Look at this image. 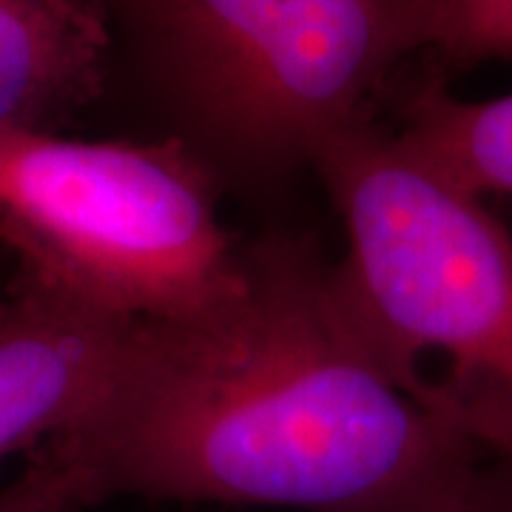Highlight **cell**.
I'll list each match as a JSON object with an SVG mask.
<instances>
[{"instance_id":"obj_8","label":"cell","mask_w":512,"mask_h":512,"mask_svg":"<svg viewBox=\"0 0 512 512\" xmlns=\"http://www.w3.org/2000/svg\"><path fill=\"white\" fill-rule=\"evenodd\" d=\"M89 507L86 476L63 439L32 450L18 476L0 487V512H86Z\"/></svg>"},{"instance_id":"obj_5","label":"cell","mask_w":512,"mask_h":512,"mask_svg":"<svg viewBox=\"0 0 512 512\" xmlns=\"http://www.w3.org/2000/svg\"><path fill=\"white\" fill-rule=\"evenodd\" d=\"M134 325L15 276L0 302V458L32 453L89 419Z\"/></svg>"},{"instance_id":"obj_10","label":"cell","mask_w":512,"mask_h":512,"mask_svg":"<svg viewBox=\"0 0 512 512\" xmlns=\"http://www.w3.org/2000/svg\"><path fill=\"white\" fill-rule=\"evenodd\" d=\"M117 3H123V0H106V6H109V9L111 6H117Z\"/></svg>"},{"instance_id":"obj_3","label":"cell","mask_w":512,"mask_h":512,"mask_svg":"<svg viewBox=\"0 0 512 512\" xmlns=\"http://www.w3.org/2000/svg\"><path fill=\"white\" fill-rule=\"evenodd\" d=\"M313 183L342 222L339 302L384 376L484 456L512 450L510 222L382 120L330 143Z\"/></svg>"},{"instance_id":"obj_7","label":"cell","mask_w":512,"mask_h":512,"mask_svg":"<svg viewBox=\"0 0 512 512\" xmlns=\"http://www.w3.org/2000/svg\"><path fill=\"white\" fill-rule=\"evenodd\" d=\"M427 57L447 72L512 60V0H439L436 35Z\"/></svg>"},{"instance_id":"obj_6","label":"cell","mask_w":512,"mask_h":512,"mask_svg":"<svg viewBox=\"0 0 512 512\" xmlns=\"http://www.w3.org/2000/svg\"><path fill=\"white\" fill-rule=\"evenodd\" d=\"M396 109L393 131L419 160L484 200L512 202V92L464 100L427 80Z\"/></svg>"},{"instance_id":"obj_9","label":"cell","mask_w":512,"mask_h":512,"mask_svg":"<svg viewBox=\"0 0 512 512\" xmlns=\"http://www.w3.org/2000/svg\"><path fill=\"white\" fill-rule=\"evenodd\" d=\"M467 512H512V450L481 461Z\"/></svg>"},{"instance_id":"obj_4","label":"cell","mask_w":512,"mask_h":512,"mask_svg":"<svg viewBox=\"0 0 512 512\" xmlns=\"http://www.w3.org/2000/svg\"><path fill=\"white\" fill-rule=\"evenodd\" d=\"M220 197L171 140L0 128V242L18 276L126 319H200L242 293Z\"/></svg>"},{"instance_id":"obj_11","label":"cell","mask_w":512,"mask_h":512,"mask_svg":"<svg viewBox=\"0 0 512 512\" xmlns=\"http://www.w3.org/2000/svg\"><path fill=\"white\" fill-rule=\"evenodd\" d=\"M510 225H512V222H510Z\"/></svg>"},{"instance_id":"obj_1","label":"cell","mask_w":512,"mask_h":512,"mask_svg":"<svg viewBox=\"0 0 512 512\" xmlns=\"http://www.w3.org/2000/svg\"><path fill=\"white\" fill-rule=\"evenodd\" d=\"M245 288L137 322L89 419L60 436L89 501L293 512H467L484 453L390 382L308 231L242 242Z\"/></svg>"},{"instance_id":"obj_2","label":"cell","mask_w":512,"mask_h":512,"mask_svg":"<svg viewBox=\"0 0 512 512\" xmlns=\"http://www.w3.org/2000/svg\"><path fill=\"white\" fill-rule=\"evenodd\" d=\"M111 74L126 69L148 137L171 140L220 194L274 200L319 154L382 120L427 55L439 0H123ZM109 74V77H111Z\"/></svg>"}]
</instances>
